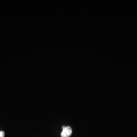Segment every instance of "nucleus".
Instances as JSON below:
<instances>
[{
  "label": "nucleus",
  "mask_w": 137,
  "mask_h": 137,
  "mask_svg": "<svg viewBox=\"0 0 137 137\" xmlns=\"http://www.w3.org/2000/svg\"><path fill=\"white\" fill-rule=\"evenodd\" d=\"M73 131L71 128L69 126H63V131L61 132V137H69L72 134Z\"/></svg>",
  "instance_id": "obj_1"
},
{
  "label": "nucleus",
  "mask_w": 137,
  "mask_h": 137,
  "mask_svg": "<svg viewBox=\"0 0 137 137\" xmlns=\"http://www.w3.org/2000/svg\"><path fill=\"white\" fill-rule=\"evenodd\" d=\"M4 132L3 131H0V137H4Z\"/></svg>",
  "instance_id": "obj_2"
}]
</instances>
